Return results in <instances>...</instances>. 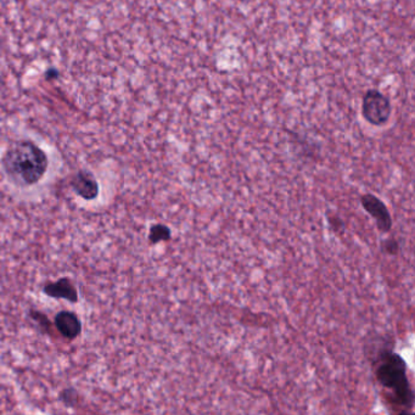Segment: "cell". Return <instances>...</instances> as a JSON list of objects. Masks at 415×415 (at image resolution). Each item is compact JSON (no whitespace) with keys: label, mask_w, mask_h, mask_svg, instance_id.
I'll list each match as a JSON object with an SVG mask.
<instances>
[{"label":"cell","mask_w":415,"mask_h":415,"mask_svg":"<svg viewBox=\"0 0 415 415\" xmlns=\"http://www.w3.org/2000/svg\"><path fill=\"white\" fill-rule=\"evenodd\" d=\"M48 157L33 141H20L11 144L3 157V168L10 183L28 188L43 178L48 169Z\"/></svg>","instance_id":"1"},{"label":"cell","mask_w":415,"mask_h":415,"mask_svg":"<svg viewBox=\"0 0 415 415\" xmlns=\"http://www.w3.org/2000/svg\"><path fill=\"white\" fill-rule=\"evenodd\" d=\"M375 375L381 386L392 392L396 405L405 410L413 407L414 394L407 377V366L399 353L392 351L383 352L379 358Z\"/></svg>","instance_id":"2"},{"label":"cell","mask_w":415,"mask_h":415,"mask_svg":"<svg viewBox=\"0 0 415 415\" xmlns=\"http://www.w3.org/2000/svg\"><path fill=\"white\" fill-rule=\"evenodd\" d=\"M392 113V105L388 97L377 89H369L361 99V116L368 123L383 127Z\"/></svg>","instance_id":"3"},{"label":"cell","mask_w":415,"mask_h":415,"mask_svg":"<svg viewBox=\"0 0 415 415\" xmlns=\"http://www.w3.org/2000/svg\"><path fill=\"white\" fill-rule=\"evenodd\" d=\"M361 202L363 209L377 222V229L380 232L388 233L391 230L392 217L381 200L375 195L366 194L361 196Z\"/></svg>","instance_id":"4"},{"label":"cell","mask_w":415,"mask_h":415,"mask_svg":"<svg viewBox=\"0 0 415 415\" xmlns=\"http://www.w3.org/2000/svg\"><path fill=\"white\" fill-rule=\"evenodd\" d=\"M71 187L75 190V194L86 201L97 199L99 195V184L97 179L94 178L92 173L88 171H80L75 173V177L71 182Z\"/></svg>","instance_id":"5"},{"label":"cell","mask_w":415,"mask_h":415,"mask_svg":"<svg viewBox=\"0 0 415 415\" xmlns=\"http://www.w3.org/2000/svg\"><path fill=\"white\" fill-rule=\"evenodd\" d=\"M55 327L65 339L75 340L81 335L82 322L73 312L62 311L55 317Z\"/></svg>","instance_id":"6"},{"label":"cell","mask_w":415,"mask_h":415,"mask_svg":"<svg viewBox=\"0 0 415 415\" xmlns=\"http://www.w3.org/2000/svg\"><path fill=\"white\" fill-rule=\"evenodd\" d=\"M44 294L51 298H62L66 301L75 303L78 301V292L69 278H61L58 281L44 286Z\"/></svg>","instance_id":"7"},{"label":"cell","mask_w":415,"mask_h":415,"mask_svg":"<svg viewBox=\"0 0 415 415\" xmlns=\"http://www.w3.org/2000/svg\"><path fill=\"white\" fill-rule=\"evenodd\" d=\"M172 237V232L167 226L165 224H155L150 228L149 233V240L152 245L167 241Z\"/></svg>","instance_id":"8"},{"label":"cell","mask_w":415,"mask_h":415,"mask_svg":"<svg viewBox=\"0 0 415 415\" xmlns=\"http://www.w3.org/2000/svg\"><path fill=\"white\" fill-rule=\"evenodd\" d=\"M383 252H386L388 254H399V243L394 240V239H388L383 241L381 245Z\"/></svg>","instance_id":"9"},{"label":"cell","mask_w":415,"mask_h":415,"mask_svg":"<svg viewBox=\"0 0 415 415\" xmlns=\"http://www.w3.org/2000/svg\"><path fill=\"white\" fill-rule=\"evenodd\" d=\"M329 224L335 232H341L345 228L344 222L341 221L339 217H329Z\"/></svg>","instance_id":"10"},{"label":"cell","mask_w":415,"mask_h":415,"mask_svg":"<svg viewBox=\"0 0 415 415\" xmlns=\"http://www.w3.org/2000/svg\"><path fill=\"white\" fill-rule=\"evenodd\" d=\"M58 75H59V73H58V71H55L51 69V70H49L48 72H47V78H49V80H51V78H55V77H58Z\"/></svg>","instance_id":"11"}]
</instances>
